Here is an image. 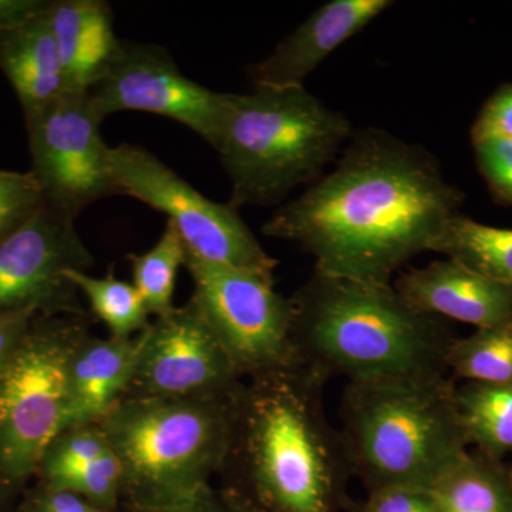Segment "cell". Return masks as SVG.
<instances>
[{
    "label": "cell",
    "instance_id": "1",
    "mask_svg": "<svg viewBox=\"0 0 512 512\" xmlns=\"http://www.w3.org/2000/svg\"><path fill=\"white\" fill-rule=\"evenodd\" d=\"M463 192L448 183L429 151L387 131L353 134L329 174L265 222V237L293 242L318 274L372 284L431 251Z\"/></svg>",
    "mask_w": 512,
    "mask_h": 512
},
{
    "label": "cell",
    "instance_id": "2",
    "mask_svg": "<svg viewBox=\"0 0 512 512\" xmlns=\"http://www.w3.org/2000/svg\"><path fill=\"white\" fill-rule=\"evenodd\" d=\"M329 380L301 365L244 380L220 487L255 512H342L352 466L325 410Z\"/></svg>",
    "mask_w": 512,
    "mask_h": 512
},
{
    "label": "cell",
    "instance_id": "3",
    "mask_svg": "<svg viewBox=\"0 0 512 512\" xmlns=\"http://www.w3.org/2000/svg\"><path fill=\"white\" fill-rule=\"evenodd\" d=\"M291 301L296 359L328 380L447 375L456 336L444 319L414 308L392 284L313 272Z\"/></svg>",
    "mask_w": 512,
    "mask_h": 512
},
{
    "label": "cell",
    "instance_id": "4",
    "mask_svg": "<svg viewBox=\"0 0 512 512\" xmlns=\"http://www.w3.org/2000/svg\"><path fill=\"white\" fill-rule=\"evenodd\" d=\"M447 375L348 382L340 400L343 441L367 491L431 490L470 451Z\"/></svg>",
    "mask_w": 512,
    "mask_h": 512
},
{
    "label": "cell",
    "instance_id": "5",
    "mask_svg": "<svg viewBox=\"0 0 512 512\" xmlns=\"http://www.w3.org/2000/svg\"><path fill=\"white\" fill-rule=\"evenodd\" d=\"M353 136L339 111L303 87L225 93L214 150L231 180L229 204L266 207L311 185Z\"/></svg>",
    "mask_w": 512,
    "mask_h": 512
},
{
    "label": "cell",
    "instance_id": "6",
    "mask_svg": "<svg viewBox=\"0 0 512 512\" xmlns=\"http://www.w3.org/2000/svg\"><path fill=\"white\" fill-rule=\"evenodd\" d=\"M232 420V397L121 399L99 421L121 467V510L177 507L210 487L227 460Z\"/></svg>",
    "mask_w": 512,
    "mask_h": 512
},
{
    "label": "cell",
    "instance_id": "7",
    "mask_svg": "<svg viewBox=\"0 0 512 512\" xmlns=\"http://www.w3.org/2000/svg\"><path fill=\"white\" fill-rule=\"evenodd\" d=\"M89 316L37 315L0 363V512H15L53 437L66 426V367Z\"/></svg>",
    "mask_w": 512,
    "mask_h": 512
},
{
    "label": "cell",
    "instance_id": "8",
    "mask_svg": "<svg viewBox=\"0 0 512 512\" xmlns=\"http://www.w3.org/2000/svg\"><path fill=\"white\" fill-rule=\"evenodd\" d=\"M198 302L242 380L298 366L293 348L291 296L275 289V275L202 261L185 249Z\"/></svg>",
    "mask_w": 512,
    "mask_h": 512
},
{
    "label": "cell",
    "instance_id": "9",
    "mask_svg": "<svg viewBox=\"0 0 512 512\" xmlns=\"http://www.w3.org/2000/svg\"><path fill=\"white\" fill-rule=\"evenodd\" d=\"M110 160L119 194L167 215L190 254L211 264L275 274L278 261L262 248L238 208L204 197L146 148L123 143L111 147Z\"/></svg>",
    "mask_w": 512,
    "mask_h": 512
},
{
    "label": "cell",
    "instance_id": "10",
    "mask_svg": "<svg viewBox=\"0 0 512 512\" xmlns=\"http://www.w3.org/2000/svg\"><path fill=\"white\" fill-rule=\"evenodd\" d=\"M244 380L194 298L138 335L123 399L227 400Z\"/></svg>",
    "mask_w": 512,
    "mask_h": 512
},
{
    "label": "cell",
    "instance_id": "11",
    "mask_svg": "<svg viewBox=\"0 0 512 512\" xmlns=\"http://www.w3.org/2000/svg\"><path fill=\"white\" fill-rule=\"evenodd\" d=\"M74 221L45 200L30 220L0 242V316H89L83 296L66 275L94 266Z\"/></svg>",
    "mask_w": 512,
    "mask_h": 512
},
{
    "label": "cell",
    "instance_id": "12",
    "mask_svg": "<svg viewBox=\"0 0 512 512\" xmlns=\"http://www.w3.org/2000/svg\"><path fill=\"white\" fill-rule=\"evenodd\" d=\"M32 173L45 200L70 217H79L93 202L120 195L111 147L104 143L103 120L87 93H67L25 117Z\"/></svg>",
    "mask_w": 512,
    "mask_h": 512
},
{
    "label": "cell",
    "instance_id": "13",
    "mask_svg": "<svg viewBox=\"0 0 512 512\" xmlns=\"http://www.w3.org/2000/svg\"><path fill=\"white\" fill-rule=\"evenodd\" d=\"M101 120L120 111H143L177 121L214 147L225 93L188 79L167 50L151 43L120 40L106 72L87 92Z\"/></svg>",
    "mask_w": 512,
    "mask_h": 512
},
{
    "label": "cell",
    "instance_id": "14",
    "mask_svg": "<svg viewBox=\"0 0 512 512\" xmlns=\"http://www.w3.org/2000/svg\"><path fill=\"white\" fill-rule=\"evenodd\" d=\"M393 3L389 0H332L315 10L274 52L251 69L255 87H303L316 67L340 45L362 32Z\"/></svg>",
    "mask_w": 512,
    "mask_h": 512
},
{
    "label": "cell",
    "instance_id": "15",
    "mask_svg": "<svg viewBox=\"0 0 512 512\" xmlns=\"http://www.w3.org/2000/svg\"><path fill=\"white\" fill-rule=\"evenodd\" d=\"M393 288L414 308L436 318L458 320L477 329L512 323V289L454 259L407 269Z\"/></svg>",
    "mask_w": 512,
    "mask_h": 512
},
{
    "label": "cell",
    "instance_id": "16",
    "mask_svg": "<svg viewBox=\"0 0 512 512\" xmlns=\"http://www.w3.org/2000/svg\"><path fill=\"white\" fill-rule=\"evenodd\" d=\"M138 336L99 338L84 333L66 367V426L96 423L123 399L133 372Z\"/></svg>",
    "mask_w": 512,
    "mask_h": 512
},
{
    "label": "cell",
    "instance_id": "17",
    "mask_svg": "<svg viewBox=\"0 0 512 512\" xmlns=\"http://www.w3.org/2000/svg\"><path fill=\"white\" fill-rule=\"evenodd\" d=\"M46 15L70 92H89L119 49L113 10L103 0H53Z\"/></svg>",
    "mask_w": 512,
    "mask_h": 512
},
{
    "label": "cell",
    "instance_id": "18",
    "mask_svg": "<svg viewBox=\"0 0 512 512\" xmlns=\"http://www.w3.org/2000/svg\"><path fill=\"white\" fill-rule=\"evenodd\" d=\"M46 10L0 32V70L25 117L72 93Z\"/></svg>",
    "mask_w": 512,
    "mask_h": 512
},
{
    "label": "cell",
    "instance_id": "19",
    "mask_svg": "<svg viewBox=\"0 0 512 512\" xmlns=\"http://www.w3.org/2000/svg\"><path fill=\"white\" fill-rule=\"evenodd\" d=\"M437 512H512L507 464L468 451L431 488Z\"/></svg>",
    "mask_w": 512,
    "mask_h": 512
},
{
    "label": "cell",
    "instance_id": "20",
    "mask_svg": "<svg viewBox=\"0 0 512 512\" xmlns=\"http://www.w3.org/2000/svg\"><path fill=\"white\" fill-rule=\"evenodd\" d=\"M431 251L512 289V229L488 227L457 214Z\"/></svg>",
    "mask_w": 512,
    "mask_h": 512
},
{
    "label": "cell",
    "instance_id": "21",
    "mask_svg": "<svg viewBox=\"0 0 512 512\" xmlns=\"http://www.w3.org/2000/svg\"><path fill=\"white\" fill-rule=\"evenodd\" d=\"M456 402L470 446L494 460L512 456V386L466 383Z\"/></svg>",
    "mask_w": 512,
    "mask_h": 512
},
{
    "label": "cell",
    "instance_id": "22",
    "mask_svg": "<svg viewBox=\"0 0 512 512\" xmlns=\"http://www.w3.org/2000/svg\"><path fill=\"white\" fill-rule=\"evenodd\" d=\"M66 275L89 302L93 315L107 326L111 338H136L147 328L151 315L133 282L117 278L113 269L103 278L83 271H67Z\"/></svg>",
    "mask_w": 512,
    "mask_h": 512
},
{
    "label": "cell",
    "instance_id": "23",
    "mask_svg": "<svg viewBox=\"0 0 512 512\" xmlns=\"http://www.w3.org/2000/svg\"><path fill=\"white\" fill-rule=\"evenodd\" d=\"M446 365L453 380L512 386V323L476 329L467 338L454 339Z\"/></svg>",
    "mask_w": 512,
    "mask_h": 512
},
{
    "label": "cell",
    "instance_id": "24",
    "mask_svg": "<svg viewBox=\"0 0 512 512\" xmlns=\"http://www.w3.org/2000/svg\"><path fill=\"white\" fill-rule=\"evenodd\" d=\"M133 285L143 296L147 311L154 318L173 311L175 282L185 264V245L177 228L167 222L163 235L143 254L128 255Z\"/></svg>",
    "mask_w": 512,
    "mask_h": 512
},
{
    "label": "cell",
    "instance_id": "25",
    "mask_svg": "<svg viewBox=\"0 0 512 512\" xmlns=\"http://www.w3.org/2000/svg\"><path fill=\"white\" fill-rule=\"evenodd\" d=\"M110 453H113V448L99 421L64 427L53 437L40 458L36 481L50 483L57 477L86 467Z\"/></svg>",
    "mask_w": 512,
    "mask_h": 512
},
{
    "label": "cell",
    "instance_id": "26",
    "mask_svg": "<svg viewBox=\"0 0 512 512\" xmlns=\"http://www.w3.org/2000/svg\"><path fill=\"white\" fill-rule=\"evenodd\" d=\"M42 484L80 495L103 510H121V467L114 451L86 467L69 471L50 483Z\"/></svg>",
    "mask_w": 512,
    "mask_h": 512
},
{
    "label": "cell",
    "instance_id": "27",
    "mask_svg": "<svg viewBox=\"0 0 512 512\" xmlns=\"http://www.w3.org/2000/svg\"><path fill=\"white\" fill-rule=\"evenodd\" d=\"M45 204L32 173L0 170V242L22 227Z\"/></svg>",
    "mask_w": 512,
    "mask_h": 512
},
{
    "label": "cell",
    "instance_id": "28",
    "mask_svg": "<svg viewBox=\"0 0 512 512\" xmlns=\"http://www.w3.org/2000/svg\"><path fill=\"white\" fill-rule=\"evenodd\" d=\"M473 144L478 167L494 197L512 205V138L487 137Z\"/></svg>",
    "mask_w": 512,
    "mask_h": 512
},
{
    "label": "cell",
    "instance_id": "29",
    "mask_svg": "<svg viewBox=\"0 0 512 512\" xmlns=\"http://www.w3.org/2000/svg\"><path fill=\"white\" fill-rule=\"evenodd\" d=\"M348 512H437L433 494L421 488H382L367 491L362 501H352Z\"/></svg>",
    "mask_w": 512,
    "mask_h": 512
},
{
    "label": "cell",
    "instance_id": "30",
    "mask_svg": "<svg viewBox=\"0 0 512 512\" xmlns=\"http://www.w3.org/2000/svg\"><path fill=\"white\" fill-rule=\"evenodd\" d=\"M15 512H113L97 507L86 498L59 490L49 485L36 483L30 485L22 495ZM121 512V511H119Z\"/></svg>",
    "mask_w": 512,
    "mask_h": 512
},
{
    "label": "cell",
    "instance_id": "31",
    "mask_svg": "<svg viewBox=\"0 0 512 512\" xmlns=\"http://www.w3.org/2000/svg\"><path fill=\"white\" fill-rule=\"evenodd\" d=\"M487 137L512 138V84L501 87L478 114L471 138Z\"/></svg>",
    "mask_w": 512,
    "mask_h": 512
},
{
    "label": "cell",
    "instance_id": "32",
    "mask_svg": "<svg viewBox=\"0 0 512 512\" xmlns=\"http://www.w3.org/2000/svg\"><path fill=\"white\" fill-rule=\"evenodd\" d=\"M121 512H255L247 504L242 503L238 497L229 493L222 487H210L195 495L188 503L177 505V507L165 508L158 511H131L120 510Z\"/></svg>",
    "mask_w": 512,
    "mask_h": 512
},
{
    "label": "cell",
    "instance_id": "33",
    "mask_svg": "<svg viewBox=\"0 0 512 512\" xmlns=\"http://www.w3.org/2000/svg\"><path fill=\"white\" fill-rule=\"evenodd\" d=\"M36 316L35 312H19L0 316V363L5 362L15 352Z\"/></svg>",
    "mask_w": 512,
    "mask_h": 512
},
{
    "label": "cell",
    "instance_id": "34",
    "mask_svg": "<svg viewBox=\"0 0 512 512\" xmlns=\"http://www.w3.org/2000/svg\"><path fill=\"white\" fill-rule=\"evenodd\" d=\"M49 0H0V32L45 12Z\"/></svg>",
    "mask_w": 512,
    "mask_h": 512
},
{
    "label": "cell",
    "instance_id": "35",
    "mask_svg": "<svg viewBox=\"0 0 512 512\" xmlns=\"http://www.w3.org/2000/svg\"><path fill=\"white\" fill-rule=\"evenodd\" d=\"M507 467H508V473H510V477H511V480H512V458H511V463L507 464Z\"/></svg>",
    "mask_w": 512,
    "mask_h": 512
}]
</instances>
